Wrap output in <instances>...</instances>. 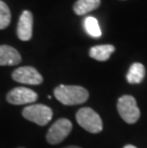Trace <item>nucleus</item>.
I'll use <instances>...</instances> for the list:
<instances>
[{"label": "nucleus", "instance_id": "nucleus-1", "mask_svg": "<svg viewBox=\"0 0 147 148\" xmlns=\"http://www.w3.org/2000/svg\"><path fill=\"white\" fill-rule=\"evenodd\" d=\"M54 95L64 105L81 104L89 99L88 90L79 85H58L55 88Z\"/></svg>", "mask_w": 147, "mask_h": 148}, {"label": "nucleus", "instance_id": "nucleus-2", "mask_svg": "<svg viewBox=\"0 0 147 148\" xmlns=\"http://www.w3.org/2000/svg\"><path fill=\"white\" fill-rule=\"evenodd\" d=\"M77 121L81 127L92 134H98L102 131V119L95 110L90 107L79 109L76 115Z\"/></svg>", "mask_w": 147, "mask_h": 148}, {"label": "nucleus", "instance_id": "nucleus-3", "mask_svg": "<svg viewBox=\"0 0 147 148\" xmlns=\"http://www.w3.org/2000/svg\"><path fill=\"white\" fill-rule=\"evenodd\" d=\"M53 110L45 104H31L22 110V116L27 121H32L39 126L48 124L53 119Z\"/></svg>", "mask_w": 147, "mask_h": 148}, {"label": "nucleus", "instance_id": "nucleus-4", "mask_svg": "<svg viewBox=\"0 0 147 148\" xmlns=\"http://www.w3.org/2000/svg\"><path fill=\"white\" fill-rule=\"evenodd\" d=\"M117 108L120 118L126 123L133 124L139 121L140 111L137 105L136 99L133 96L124 95L120 97L118 100Z\"/></svg>", "mask_w": 147, "mask_h": 148}, {"label": "nucleus", "instance_id": "nucleus-5", "mask_svg": "<svg viewBox=\"0 0 147 148\" xmlns=\"http://www.w3.org/2000/svg\"><path fill=\"white\" fill-rule=\"evenodd\" d=\"M72 129H73V124L68 119H58L57 121L53 123V125L47 132V143L52 144V145H55V144L62 143L70 135Z\"/></svg>", "mask_w": 147, "mask_h": 148}, {"label": "nucleus", "instance_id": "nucleus-6", "mask_svg": "<svg viewBox=\"0 0 147 148\" xmlns=\"http://www.w3.org/2000/svg\"><path fill=\"white\" fill-rule=\"evenodd\" d=\"M38 95L34 90L26 87H15L6 96V100L12 105H24L36 102Z\"/></svg>", "mask_w": 147, "mask_h": 148}, {"label": "nucleus", "instance_id": "nucleus-7", "mask_svg": "<svg viewBox=\"0 0 147 148\" xmlns=\"http://www.w3.org/2000/svg\"><path fill=\"white\" fill-rule=\"evenodd\" d=\"M12 77L18 83L28 85H39L43 82V77L32 66H23L12 72Z\"/></svg>", "mask_w": 147, "mask_h": 148}, {"label": "nucleus", "instance_id": "nucleus-8", "mask_svg": "<svg viewBox=\"0 0 147 148\" xmlns=\"http://www.w3.org/2000/svg\"><path fill=\"white\" fill-rule=\"evenodd\" d=\"M33 25L34 17L30 11H24L19 17L17 24L16 34L18 38L22 41H28L33 36Z\"/></svg>", "mask_w": 147, "mask_h": 148}, {"label": "nucleus", "instance_id": "nucleus-9", "mask_svg": "<svg viewBox=\"0 0 147 148\" xmlns=\"http://www.w3.org/2000/svg\"><path fill=\"white\" fill-rule=\"evenodd\" d=\"M21 56L16 49L9 45H0V66H14L21 62Z\"/></svg>", "mask_w": 147, "mask_h": 148}, {"label": "nucleus", "instance_id": "nucleus-10", "mask_svg": "<svg viewBox=\"0 0 147 148\" xmlns=\"http://www.w3.org/2000/svg\"><path fill=\"white\" fill-rule=\"evenodd\" d=\"M115 52V47L110 44L94 46L90 49L89 56L98 61H106L110 58L111 55Z\"/></svg>", "mask_w": 147, "mask_h": 148}, {"label": "nucleus", "instance_id": "nucleus-11", "mask_svg": "<svg viewBox=\"0 0 147 148\" xmlns=\"http://www.w3.org/2000/svg\"><path fill=\"white\" fill-rule=\"evenodd\" d=\"M101 3V0H77L74 4L73 10L77 15H84L98 9Z\"/></svg>", "mask_w": 147, "mask_h": 148}, {"label": "nucleus", "instance_id": "nucleus-12", "mask_svg": "<svg viewBox=\"0 0 147 148\" xmlns=\"http://www.w3.org/2000/svg\"><path fill=\"white\" fill-rule=\"evenodd\" d=\"M145 77V68L143 64L135 62L131 65L129 71L126 75L127 81L130 84H139L143 80Z\"/></svg>", "mask_w": 147, "mask_h": 148}, {"label": "nucleus", "instance_id": "nucleus-13", "mask_svg": "<svg viewBox=\"0 0 147 148\" xmlns=\"http://www.w3.org/2000/svg\"><path fill=\"white\" fill-rule=\"evenodd\" d=\"M83 25H84V29H85L86 33L88 34L89 36L96 37V38L101 36V27H99L98 21L96 17L87 16L85 19H84Z\"/></svg>", "mask_w": 147, "mask_h": 148}, {"label": "nucleus", "instance_id": "nucleus-14", "mask_svg": "<svg viewBox=\"0 0 147 148\" xmlns=\"http://www.w3.org/2000/svg\"><path fill=\"white\" fill-rule=\"evenodd\" d=\"M12 14L8 5L0 0V30L6 29L11 23Z\"/></svg>", "mask_w": 147, "mask_h": 148}, {"label": "nucleus", "instance_id": "nucleus-15", "mask_svg": "<svg viewBox=\"0 0 147 148\" xmlns=\"http://www.w3.org/2000/svg\"><path fill=\"white\" fill-rule=\"evenodd\" d=\"M123 148H137V147H136L135 145H132V144H127V145H125Z\"/></svg>", "mask_w": 147, "mask_h": 148}, {"label": "nucleus", "instance_id": "nucleus-16", "mask_svg": "<svg viewBox=\"0 0 147 148\" xmlns=\"http://www.w3.org/2000/svg\"><path fill=\"white\" fill-rule=\"evenodd\" d=\"M63 148H82V147L77 146V145H70V146H66V147H63Z\"/></svg>", "mask_w": 147, "mask_h": 148}, {"label": "nucleus", "instance_id": "nucleus-17", "mask_svg": "<svg viewBox=\"0 0 147 148\" xmlns=\"http://www.w3.org/2000/svg\"><path fill=\"white\" fill-rule=\"evenodd\" d=\"M16 148H26V147H24V146H19V147H16Z\"/></svg>", "mask_w": 147, "mask_h": 148}]
</instances>
